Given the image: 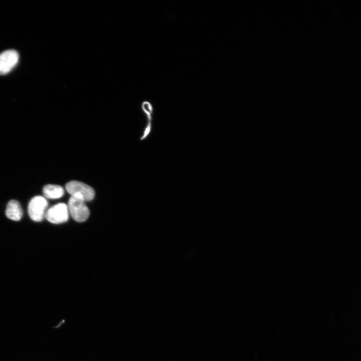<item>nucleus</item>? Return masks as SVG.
Instances as JSON below:
<instances>
[{
    "label": "nucleus",
    "instance_id": "f03ea898",
    "mask_svg": "<svg viewBox=\"0 0 361 361\" xmlns=\"http://www.w3.org/2000/svg\"><path fill=\"white\" fill-rule=\"evenodd\" d=\"M48 203L47 199L41 196L33 197L30 201L28 211L30 218L35 222H41L45 217Z\"/></svg>",
    "mask_w": 361,
    "mask_h": 361
},
{
    "label": "nucleus",
    "instance_id": "f257e3e1",
    "mask_svg": "<svg viewBox=\"0 0 361 361\" xmlns=\"http://www.w3.org/2000/svg\"><path fill=\"white\" fill-rule=\"evenodd\" d=\"M66 189L72 197L84 202L93 200L95 196L94 191L91 187L78 181L68 182L66 185Z\"/></svg>",
    "mask_w": 361,
    "mask_h": 361
},
{
    "label": "nucleus",
    "instance_id": "39448f33",
    "mask_svg": "<svg viewBox=\"0 0 361 361\" xmlns=\"http://www.w3.org/2000/svg\"><path fill=\"white\" fill-rule=\"evenodd\" d=\"M19 55L14 50L5 51L0 54V75L9 73L17 64Z\"/></svg>",
    "mask_w": 361,
    "mask_h": 361
},
{
    "label": "nucleus",
    "instance_id": "0eeeda50",
    "mask_svg": "<svg viewBox=\"0 0 361 361\" xmlns=\"http://www.w3.org/2000/svg\"><path fill=\"white\" fill-rule=\"evenodd\" d=\"M43 193L45 198L57 199L63 196L64 191L60 186L49 184L44 186Z\"/></svg>",
    "mask_w": 361,
    "mask_h": 361
},
{
    "label": "nucleus",
    "instance_id": "423d86ee",
    "mask_svg": "<svg viewBox=\"0 0 361 361\" xmlns=\"http://www.w3.org/2000/svg\"><path fill=\"white\" fill-rule=\"evenodd\" d=\"M23 215V210L20 203L15 200L10 201L6 210L7 217L11 220L19 221L22 219Z\"/></svg>",
    "mask_w": 361,
    "mask_h": 361
},
{
    "label": "nucleus",
    "instance_id": "7ed1b4c3",
    "mask_svg": "<svg viewBox=\"0 0 361 361\" xmlns=\"http://www.w3.org/2000/svg\"><path fill=\"white\" fill-rule=\"evenodd\" d=\"M67 206L69 214L75 221L82 223L88 218L90 211L84 201L71 196Z\"/></svg>",
    "mask_w": 361,
    "mask_h": 361
},
{
    "label": "nucleus",
    "instance_id": "20e7f679",
    "mask_svg": "<svg viewBox=\"0 0 361 361\" xmlns=\"http://www.w3.org/2000/svg\"><path fill=\"white\" fill-rule=\"evenodd\" d=\"M69 215L67 205L64 203H58L47 209L45 218L51 223L60 224L67 222Z\"/></svg>",
    "mask_w": 361,
    "mask_h": 361
}]
</instances>
